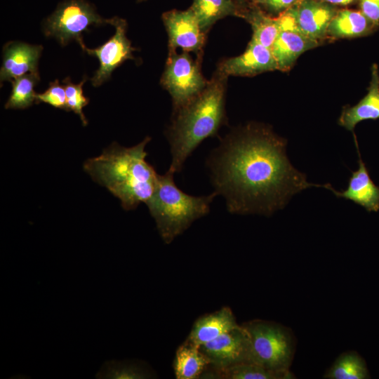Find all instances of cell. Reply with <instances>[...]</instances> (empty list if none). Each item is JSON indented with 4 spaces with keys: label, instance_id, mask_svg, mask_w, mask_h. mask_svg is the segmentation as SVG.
Wrapping results in <instances>:
<instances>
[{
    "label": "cell",
    "instance_id": "2e32d148",
    "mask_svg": "<svg viewBox=\"0 0 379 379\" xmlns=\"http://www.w3.org/2000/svg\"><path fill=\"white\" fill-rule=\"evenodd\" d=\"M238 326L232 311L224 307L197 319L186 340L200 347Z\"/></svg>",
    "mask_w": 379,
    "mask_h": 379
},
{
    "label": "cell",
    "instance_id": "f1b7e54d",
    "mask_svg": "<svg viewBox=\"0 0 379 379\" xmlns=\"http://www.w3.org/2000/svg\"><path fill=\"white\" fill-rule=\"evenodd\" d=\"M361 13L373 24L379 25V0H359Z\"/></svg>",
    "mask_w": 379,
    "mask_h": 379
},
{
    "label": "cell",
    "instance_id": "4316f807",
    "mask_svg": "<svg viewBox=\"0 0 379 379\" xmlns=\"http://www.w3.org/2000/svg\"><path fill=\"white\" fill-rule=\"evenodd\" d=\"M35 102H45L54 107L68 111L65 86L60 85L58 80L50 83L45 92L36 93Z\"/></svg>",
    "mask_w": 379,
    "mask_h": 379
},
{
    "label": "cell",
    "instance_id": "3957f363",
    "mask_svg": "<svg viewBox=\"0 0 379 379\" xmlns=\"http://www.w3.org/2000/svg\"><path fill=\"white\" fill-rule=\"evenodd\" d=\"M227 76L219 70L206 87L182 107L174 110L166 135L171 147L168 171L180 172L187 159L206 138L215 135L225 123Z\"/></svg>",
    "mask_w": 379,
    "mask_h": 379
},
{
    "label": "cell",
    "instance_id": "5b68a950",
    "mask_svg": "<svg viewBox=\"0 0 379 379\" xmlns=\"http://www.w3.org/2000/svg\"><path fill=\"white\" fill-rule=\"evenodd\" d=\"M242 326L249 336L252 362L273 371H290L295 351L291 331L279 324L259 319Z\"/></svg>",
    "mask_w": 379,
    "mask_h": 379
},
{
    "label": "cell",
    "instance_id": "83f0119b",
    "mask_svg": "<svg viewBox=\"0 0 379 379\" xmlns=\"http://www.w3.org/2000/svg\"><path fill=\"white\" fill-rule=\"evenodd\" d=\"M300 0H255L256 3L274 13H281L290 8Z\"/></svg>",
    "mask_w": 379,
    "mask_h": 379
},
{
    "label": "cell",
    "instance_id": "8992f818",
    "mask_svg": "<svg viewBox=\"0 0 379 379\" xmlns=\"http://www.w3.org/2000/svg\"><path fill=\"white\" fill-rule=\"evenodd\" d=\"M109 23L95 8L84 0H67L60 3L53 13L44 23V32L48 37L56 39L65 46L71 40H77L81 47L85 45L82 33L91 25Z\"/></svg>",
    "mask_w": 379,
    "mask_h": 379
},
{
    "label": "cell",
    "instance_id": "ffe728a7",
    "mask_svg": "<svg viewBox=\"0 0 379 379\" xmlns=\"http://www.w3.org/2000/svg\"><path fill=\"white\" fill-rule=\"evenodd\" d=\"M374 27L361 11L345 9L336 13L327 34L335 38H354L369 34Z\"/></svg>",
    "mask_w": 379,
    "mask_h": 379
},
{
    "label": "cell",
    "instance_id": "52a82bcc",
    "mask_svg": "<svg viewBox=\"0 0 379 379\" xmlns=\"http://www.w3.org/2000/svg\"><path fill=\"white\" fill-rule=\"evenodd\" d=\"M207 83L198 61H194L186 51L178 54L175 50H169L161 84L171 95L174 110L197 95Z\"/></svg>",
    "mask_w": 379,
    "mask_h": 379
},
{
    "label": "cell",
    "instance_id": "d6986e66",
    "mask_svg": "<svg viewBox=\"0 0 379 379\" xmlns=\"http://www.w3.org/2000/svg\"><path fill=\"white\" fill-rule=\"evenodd\" d=\"M209 361L199 346L187 340L177 349L173 370L177 379L200 378Z\"/></svg>",
    "mask_w": 379,
    "mask_h": 379
},
{
    "label": "cell",
    "instance_id": "7c38bea8",
    "mask_svg": "<svg viewBox=\"0 0 379 379\" xmlns=\"http://www.w3.org/2000/svg\"><path fill=\"white\" fill-rule=\"evenodd\" d=\"M277 69V64L271 50L252 39L241 55L222 61L218 69L227 77L253 76Z\"/></svg>",
    "mask_w": 379,
    "mask_h": 379
},
{
    "label": "cell",
    "instance_id": "4dcf8cb0",
    "mask_svg": "<svg viewBox=\"0 0 379 379\" xmlns=\"http://www.w3.org/2000/svg\"><path fill=\"white\" fill-rule=\"evenodd\" d=\"M234 1L239 4H243L245 1V0H234Z\"/></svg>",
    "mask_w": 379,
    "mask_h": 379
},
{
    "label": "cell",
    "instance_id": "cb8c5ba5",
    "mask_svg": "<svg viewBox=\"0 0 379 379\" xmlns=\"http://www.w3.org/2000/svg\"><path fill=\"white\" fill-rule=\"evenodd\" d=\"M154 377L152 370L144 362L128 360L107 361L95 375V378L99 379H145Z\"/></svg>",
    "mask_w": 379,
    "mask_h": 379
},
{
    "label": "cell",
    "instance_id": "7402d4cb",
    "mask_svg": "<svg viewBox=\"0 0 379 379\" xmlns=\"http://www.w3.org/2000/svg\"><path fill=\"white\" fill-rule=\"evenodd\" d=\"M239 15L251 24L253 29L252 39L271 50L280 32L277 18L267 15L257 7L240 13Z\"/></svg>",
    "mask_w": 379,
    "mask_h": 379
},
{
    "label": "cell",
    "instance_id": "603a6c76",
    "mask_svg": "<svg viewBox=\"0 0 379 379\" xmlns=\"http://www.w3.org/2000/svg\"><path fill=\"white\" fill-rule=\"evenodd\" d=\"M328 379H366L369 378L364 359L356 352L349 351L338 356L324 375Z\"/></svg>",
    "mask_w": 379,
    "mask_h": 379
},
{
    "label": "cell",
    "instance_id": "ac0fdd59",
    "mask_svg": "<svg viewBox=\"0 0 379 379\" xmlns=\"http://www.w3.org/2000/svg\"><path fill=\"white\" fill-rule=\"evenodd\" d=\"M200 378L291 379L295 377L290 371H273L254 362L248 361L225 368H215L208 365Z\"/></svg>",
    "mask_w": 379,
    "mask_h": 379
},
{
    "label": "cell",
    "instance_id": "ba28073f",
    "mask_svg": "<svg viewBox=\"0 0 379 379\" xmlns=\"http://www.w3.org/2000/svg\"><path fill=\"white\" fill-rule=\"evenodd\" d=\"M109 24L114 26L115 34L102 46L91 49L85 45L82 49L88 54L96 57L100 67L91 78L92 85L98 87L109 79L112 72L124 61L134 59L131 41L126 36L127 23L124 19L114 17L109 19Z\"/></svg>",
    "mask_w": 379,
    "mask_h": 379
},
{
    "label": "cell",
    "instance_id": "f546056e",
    "mask_svg": "<svg viewBox=\"0 0 379 379\" xmlns=\"http://www.w3.org/2000/svg\"><path fill=\"white\" fill-rule=\"evenodd\" d=\"M330 4L335 5H348L357 0H321Z\"/></svg>",
    "mask_w": 379,
    "mask_h": 379
},
{
    "label": "cell",
    "instance_id": "44dd1931",
    "mask_svg": "<svg viewBox=\"0 0 379 379\" xmlns=\"http://www.w3.org/2000/svg\"><path fill=\"white\" fill-rule=\"evenodd\" d=\"M190 8L205 33L218 20L239 14L234 0H194Z\"/></svg>",
    "mask_w": 379,
    "mask_h": 379
},
{
    "label": "cell",
    "instance_id": "8fae6325",
    "mask_svg": "<svg viewBox=\"0 0 379 379\" xmlns=\"http://www.w3.org/2000/svg\"><path fill=\"white\" fill-rule=\"evenodd\" d=\"M290 9L300 32L317 41L327 34L329 24L338 12L332 4L321 0H300Z\"/></svg>",
    "mask_w": 379,
    "mask_h": 379
},
{
    "label": "cell",
    "instance_id": "7a4b0ae2",
    "mask_svg": "<svg viewBox=\"0 0 379 379\" xmlns=\"http://www.w3.org/2000/svg\"><path fill=\"white\" fill-rule=\"evenodd\" d=\"M150 140L147 136L131 147L113 142L84 164L86 173L118 198L126 211L146 203L156 188L159 174L146 161L145 147Z\"/></svg>",
    "mask_w": 379,
    "mask_h": 379
},
{
    "label": "cell",
    "instance_id": "e0dca14e",
    "mask_svg": "<svg viewBox=\"0 0 379 379\" xmlns=\"http://www.w3.org/2000/svg\"><path fill=\"white\" fill-rule=\"evenodd\" d=\"M318 45V41L302 34L291 31H280L272 48V53L278 69L287 71L298 57Z\"/></svg>",
    "mask_w": 379,
    "mask_h": 379
},
{
    "label": "cell",
    "instance_id": "5bb4252c",
    "mask_svg": "<svg viewBox=\"0 0 379 379\" xmlns=\"http://www.w3.org/2000/svg\"><path fill=\"white\" fill-rule=\"evenodd\" d=\"M354 136V142L359 156V168L356 171L352 172L348 187L343 192L335 190L333 187L331 190L337 197L350 200L362 206L368 212H377L379 211V187L372 180L366 164L363 161L357 137Z\"/></svg>",
    "mask_w": 379,
    "mask_h": 379
},
{
    "label": "cell",
    "instance_id": "9a60e30c",
    "mask_svg": "<svg viewBox=\"0 0 379 379\" xmlns=\"http://www.w3.org/2000/svg\"><path fill=\"white\" fill-rule=\"evenodd\" d=\"M379 119V72L376 64L371 67V79L367 94L355 105L345 107L338 124L353 131L356 125L364 120Z\"/></svg>",
    "mask_w": 379,
    "mask_h": 379
},
{
    "label": "cell",
    "instance_id": "6da1fadb",
    "mask_svg": "<svg viewBox=\"0 0 379 379\" xmlns=\"http://www.w3.org/2000/svg\"><path fill=\"white\" fill-rule=\"evenodd\" d=\"M286 140L265 126L248 124L222 140L207 160L215 192L233 214L269 216L310 187L288 160Z\"/></svg>",
    "mask_w": 379,
    "mask_h": 379
},
{
    "label": "cell",
    "instance_id": "9c48e42d",
    "mask_svg": "<svg viewBox=\"0 0 379 379\" xmlns=\"http://www.w3.org/2000/svg\"><path fill=\"white\" fill-rule=\"evenodd\" d=\"M209 366L225 368L251 361L248 332L241 325L199 347ZM252 362V361H251Z\"/></svg>",
    "mask_w": 379,
    "mask_h": 379
},
{
    "label": "cell",
    "instance_id": "30bf717a",
    "mask_svg": "<svg viewBox=\"0 0 379 379\" xmlns=\"http://www.w3.org/2000/svg\"><path fill=\"white\" fill-rule=\"evenodd\" d=\"M168 35L169 50L199 52L205 42V32L190 8L185 11L171 10L162 15Z\"/></svg>",
    "mask_w": 379,
    "mask_h": 379
},
{
    "label": "cell",
    "instance_id": "277c9868",
    "mask_svg": "<svg viewBox=\"0 0 379 379\" xmlns=\"http://www.w3.org/2000/svg\"><path fill=\"white\" fill-rule=\"evenodd\" d=\"M174 174L167 171L158 175L154 193L145 203L158 232L166 244L171 243L197 220L206 215L218 195L192 196L179 189Z\"/></svg>",
    "mask_w": 379,
    "mask_h": 379
},
{
    "label": "cell",
    "instance_id": "d4e9b609",
    "mask_svg": "<svg viewBox=\"0 0 379 379\" xmlns=\"http://www.w3.org/2000/svg\"><path fill=\"white\" fill-rule=\"evenodd\" d=\"M39 81V73H29L11 81L13 88L5 104L6 109H26L36 101L34 87Z\"/></svg>",
    "mask_w": 379,
    "mask_h": 379
},
{
    "label": "cell",
    "instance_id": "484cf974",
    "mask_svg": "<svg viewBox=\"0 0 379 379\" xmlns=\"http://www.w3.org/2000/svg\"><path fill=\"white\" fill-rule=\"evenodd\" d=\"M86 80L85 77L79 84H75L71 81L69 77H67L62 81L66 93L67 110L77 114L84 126L88 124V121L83 113V108L89 102L88 98L83 94V84Z\"/></svg>",
    "mask_w": 379,
    "mask_h": 379
},
{
    "label": "cell",
    "instance_id": "4fadbf2b",
    "mask_svg": "<svg viewBox=\"0 0 379 379\" xmlns=\"http://www.w3.org/2000/svg\"><path fill=\"white\" fill-rule=\"evenodd\" d=\"M42 49L40 45L18 41L7 43L3 48L1 82L11 81L29 73H38V61Z\"/></svg>",
    "mask_w": 379,
    "mask_h": 379
},
{
    "label": "cell",
    "instance_id": "1f68e13d",
    "mask_svg": "<svg viewBox=\"0 0 379 379\" xmlns=\"http://www.w3.org/2000/svg\"><path fill=\"white\" fill-rule=\"evenodd\" d=\"M138 1H143V0H138Z\"/></svg>",
    "mask_w": 379,
    "mask_h": 379
}]
</instances>
